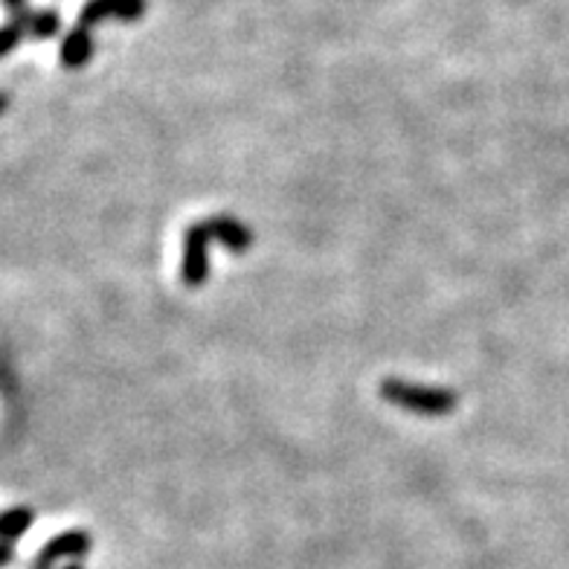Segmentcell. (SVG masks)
Here are the masks:
<instances>
[{
	"mask_svg": "<svg viewBox=\"0 0 569 569\" xmlns=\"http://www.w3.org/2000/svg\"><path fill=\"white\" fill-rule=\"evenodd\" d=\"M213 245L229 247L233 253H245L253 245V233L233 215H213L192 224L183 236V264H180V280L187 282L189 288H198L210 280V247Z\"/></svg>",
	"mask_w": 569,
	"mask_h": 569,
	"instance_id": "obj_1",
	"label": "cell"
},
{
	"mask_svg": "<svg viewBox=\"0 0 569 569\" xmlns=\"http://www.w3.org/2000/svg\"><path fill=\"white\" fill-rule=\"evenodd\" d=\"M381 395L395 407L418 413V416H451L459 399L453 390L444 387H418V383L401 381V378H383Z\"/></svg>",
	"mask_w": 569,
	"mask_h": 569,
	"instance_id": "obj_2",
	"label": "cell"
},
{
	"mask_svg": "<svg viewBox=\"0 0 569 569\" xmlns=\"http://www.w3.org/2000/svg\"><path fill=\"white\" fill-rule=\"evenodd\" d=\"M91 535L82 532V529H70V532H61L50 541V544L42 546V553L35 555V561L29 569H52L59 561H70V558H85L91 553Z\"/></svg>",
	"mask_w": 569,
	"mask_h": 569,
	"instance_id": "obj_3",
	"label": "cell"
},
{
	"mask_svg": "<svg viewBox=\"0 0 569 569\" xmlns=\"http://www.w3.org/2000/svg\"><path fill=\"white\" fill-rule=\"evenodd\" d=\"M145 15V0H87L79 24L82 29H94L105 17H117V21H140Z\"/></svg>",
	"mask_w": 569,
	"mask_h": 569,
	"instance_id": "obj_4",
	"label": "cell"
},
{
	"mask_svg": "<svg viewBox=\"0 0 569 569\" xmlns=\"http://www.w3.org/2000/svg\"><path fill=\"white\" fill-rule=\"evenodd\" d=\"M94 56V38L82 26H73V33H68L64 44H61V64L68 70L85 68Z\"/></svg>",
	"mask_w": 569,
	"mask_h": 569,
	"instance_id": "obj_5",
	"label": "cell"
},
{
	"mask_svg": "<svg viewBox=\"0 0 569 569\" xmlns=\"http://www.w3.org/2000/svg\"><path fill=\"white\" fill-rule=\"evenodd\" d=\"M35 523V511L26 509V506H17V509H9L0 514V541L3 544H12L17 537H24Z\"/></svg>",
	"mask_w": 569,
	"mask_h": 569,
	"instance_id": "obj_6",
	"label": "cell"
},
{
	"mask_svg": "<svg viewBox=\"0 0 569 569\" xmlns=\"http://www.w3.org/2000/svg\"><path fill=\"white\" fill-rule=\"evenodd\" d=\"M59 15L50 12V9H42V12H35L33 21H29V35L33 38H56L59 35Z\"/></svg>",
	"mask_w": 569,
	"mask_h": 569,
	"instance_id": "obj_7",
	"label": "cell"
},
{
	"mask_svg": "<svg viewBox=\"0 0 569 569\" xmlns=\"http://www.w3.org/2000/svg\"><path fill=\"white\" fill-rule=\"evenodd\" d=\"M29 33L21 21H9L7 26H0V59L3 56H9V52L15 50L17 44H21V38Z\"/></svg>",
	"mask_w": 569,
	"mask_h": 569,
	"instance_id": "obj_8",
	"label": "cell"
},
{
	"mask_svg": "<svg viewBox=\"0 0 569 569\" xmlns=\"http://www.w3.org/2000/svg\"><path fill=\"white\" fill-rule=\"evenodd\" d=\"M3 7L9 9L12 21H21V24L29 29V21H33V9H29V0H3Z\"/></svg>",
	"mask_w": 569,
	"mask_h": 569,
	"instance_id": "obj_9",
	"label": "cell"
},
{
	"mask_svg": "<svg viewBox=\"0 0 569 569\" xmlns=\"http://www.w3.org/2000/svg\"><path fill=\"white\" fill-rule=\"evenodd\" d=\"M12 561H15V549H12V544H3V541H0V569Z\"/></svg>",
	"mask_w": 569,
	"mask_h": 569,
	"instance_id": "obj_10",
	"label": "cell"
},
{
	"mask_svg": "<svg viewBox=\"0 0 569 569\" xmlns=\"http://www.w3.org/2000/svg\"><path fill=\"white\" fill-rule=\"evenodd\" d=\"M7 108H9V99H7V96H3V94H0V114L7 111Z\"/></svg>",
	"mask_w": 569,
	"mask_h": 569,
	"instance_id": "obj_11",
	"label": "cell"
},
{
	"mask_svg": "<svg viewBox=\"0 0 569 569\" xmlns=\"http://www.w3.org/2000/svg\"><path fill=\"white\" fill-rule=\"evenodd\" d=\"M64 569H82V567H79V564H68V567H64Z\"/></svg>",
	"mask_w": 569,
	"mask_h": 569,
	"instance_id": "obj_12",
	"label": "cell"
}]
</instances>
